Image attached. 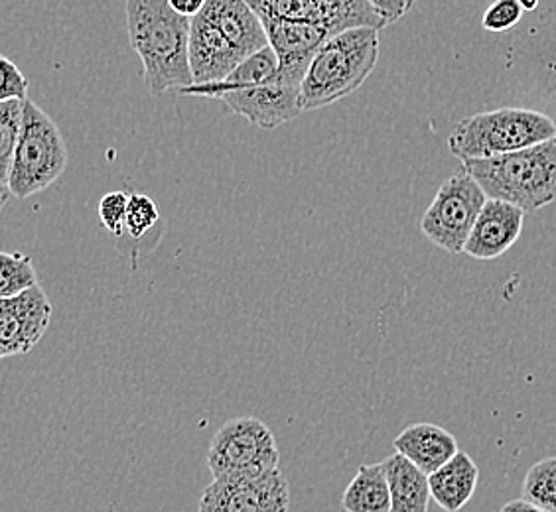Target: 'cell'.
<instances>
[{"mask_svg":"<svg viewBox=\"0 0 556 512\" xmlns=\"http://www.w3.org/2000/svg\"><path fill=\"white\" fill-rule=\"evenodd\" d=\"M127 28L132 50L144 67L152 95L195 86L190 62L192 18L172 9L168 0H127Z\"/></svg>","mask_w":556,"mask_h":512,"instance_id":"1","label":"cell"},{"mask_svg":"<svg viewBox=\"0 0 556 512\" xmlns=\"http://www.w3.org/2000/svg\"><path fill=\"white\" fill-rule=\"evenodd\" d=\"M268 46L265 24L247 0H207L192 18L190 62L195 86L222 81Z\"/></svg>","mask_w":556,"mask_h":512,"instance_id":"2","label":"cell"},{"mask_svg":"<svg viewBox=\"0 0 556 512\" xmlns=\"http://www.w3.org/2000/svg\"><path fill=\"white\" fill-rule=\"evenodd\" d=\"M490 200L514 203L525 214L556 202V137L531 149L483 161H464Z\"/></svg>","mask_w":556,"mask_h":512,"instance_id":"3","label":"cell"},{"mask_svg":"<svg viewBox=\"0 0 556 512\" xmlns=\"http://www.w3.org/2000/svg\"><path fill=\"white\" fill-rule=\"evenodd\" d=\"M379 60V30L352 28L333 36L314 55L302 84V108L330 107L364 86Z\"/></svg>","mask_w":556,"mask_h":512,"instance_id":"4","label":"cell"},{"mask_svg":"<svg viewBox=\"0 0 556 512\" xmlns=\"http://www.w3.org/2000/svg\"><path fill=\"white\" fill-rule=\"evenodd\" d=\"M555 120L529 108L505 107L460 120L448 139L458 161H483L555 139Z\"/></svg>","mask_w":556,"mask_h":512,"instance_id":"5","label":"cell"},{"mask_svg":"<svg viewBox=\"0 0 556 512\" xmlns=\"http://www.w3.org/2000/svg\"><path fill=\"white\" fill-rule=\"evenodd\" d=\"M65 166L67 149L62 130L33 99L24 101V125L12 161L9 192L16 200L33 197L54 185Z\"/></svg>","mask_w":556,"mask_h":512,"instance_id":"6","label":"cell"},{"mask_svg":"<svg viewBox=\"0 0 556 512\" xmlns=\"http://www.w3.org/2000/svg\"><path fill=\"white\" fill-rule=\"evenodd\" d=\"M280 451L273 430L255 417L231 418L215 432L207 449L214 479L258 477L278 470Z\"/></svg>","mask_w":556,"mask_h":512,"instance_id":"7","label":"cell"},{"mask_svg":"<svg viewBox=\"0 0 556 512\" xmlns=\"http://www.w3.org/2000/svg\"><path fill=\"white\" fill-rule=\"evenodd\" d=\"M490 197L466 170H460L440 185L434 202L422 215L420 231L442 251L464 253L483 205Z\"/></svg>","mask_w":556,"mask_h":512,"instance_id":"8","label":"cell"},{"mask_svg":"<svg viewBox=\"0 0 556 512\" xmlns=\"http://www.w3.org/2000/svg\"><path fill=\"white\" fill-rule=\"evenodd\" d=\"M263 22L320 24L333 36L352 28H386L369 0H247Z\"/></svg>","mask_w":556,"mask_h":512,"instance_id":"9","label":"cell"},{"mask_svg":"<svg viewBox=\"0 0 556 512\" xmlns=\"http://www.w3.org/2000/svg\"><path fill=\"white\" fill-rule=\"evenodd\" d=\"M290 485L280 471L258 477L214 479L198 504V512H289Z\"/></svg>","mask_w":556,"mask_h":512,"instance_id":"10","label":"cell"},{"mask_svg":"<svg viewBox=\"0 0 556 512\" xmlns=\"http://www.w3.org/2000/svg\"><path fill=\"white\" fill-rule=\"evenodd\" d=\"M217 101H222L227 113L247 118L263 130H273L304 113L302 86L289 84L278 74L268 84L222 93Z\"/></svg>","mask_w":556,"mask_h":512,"instance_id":"11","label":"cell"},{"mask_svg":"<svg viewBox=\"0 0 556 512\" xmlns=\"http://www.w3.org/2000/svg\"><path fill=\"white\" fill-rule=\"evenodd\" d=\"M52 311L40 284L14 298H0V357L33 351L50 328Z\"/></svg>","mask_w":556,"mask_h":512,"instance_id":"12","label":"cell"},{"mask_svg":"<svg viewBox=\"0 0 556 512\" xmlns=\"http://www.w3.org/2000/svg\"><path fill=\"white\" fill-rule=\"evenodd\" d=\"M525 212L514 203L488 200L476 221L464 253L478 260L505 255L523 231Z\"/></svg>","mask_w":556,"mask_h":512,"instance_id":"13","label":"cell"},{"mask_svg":"<svg viewBox=\"0 0 556 512\" xmlns=\"http://www.w3.org/2000/svg\"><path fill=\"white\" fill-rule=\"evenodd\" d=\"M393 448L396 453L407 458L427 475L439 471L460 451L458 439L454 438L448 430L430 424V422H418V424L405 427L393 439Z\"/></svg>","mask_w":556,"mask_h":512,"instance_id":"14","label":"cell"},{"mask_svg":"<svg viewBox=\"0 0 556 512\" xmlns=\"http://www.w3.org/2000/svg\"><path fill=\"white\" fill-rule=\"evenodd\" d=\"M432 501L442 511L460 512L478 489L480 468L466 451H458L446 465L428 475Z\"/></svg>","mask_w":556,"mask_h":512,"instance_id":"15","label":"cell"},{"mask_svg":"<svg viewBox=\"0 0 556 512\" xmlns=\"http://www.w3.org/2000/svg\"><path fill=\"white\" fill-rule=\"evenodd\" d=\"M383 465L391 487V512H428L432 492L427 473L396 451L383 459Z\"/></svg>","mask_w":556,"mask_h":512,"instance_id":"16","label":"cell"},{"mask_svg":"<svg viewBox=\"0 0 556 512\" xmlns=\"http://www.w3.org/2000/svg\"><path fill=\"white\" fill-rule=\"evenodd\" d=\"M278 74V55L275 50L267 46L255 55H251L243 64L233 69L222 81L215 84H202V86L186 87L180 91V95L210 97L217 99L227 91H237L245 87L261 86L273 81Z\"/></svg>","mask_w":556,"mask_h":512,"instance_id":"17","label":"cell"},{"mask_svg":"<svg viewBox=\"0 0 556 512\" xmlns=\"http://www.w3.org/2000/svg\"><path fill=\"white\" fill-rule=\"evenodd\" d=\"M342 509L345 512H391V487L383 461L359 468L343 492Z\"/></svg>","mask_w":556,"mask_h":512,"instance_id":"18","label":"cell"},{"mask_svg":"<svg viewBox=\"0 0 556 512\" xmlns=\"http://www.w3.org/2000/svg\"><path fill=\"white\" fill-rule=\"evenodd\" d=\"M24 125V101L12 99L0 103V185H2V205L9 200V178H11L14 152L21 140Z\"/></svg>","mask_w":556,"mask_h":512,"instance_id":"19","label":"cell"},{"mask_svg":"<svg viewBox=\"0 0 556 512\" xmlns=\"http://www.w3.org/2000/svg\"><path fill=\"white\" fill-rule=\"evenodd\" d=\"M525 501L546 512H556V456L536 461L527 471L521 489Z\"/></svg>","mask_w":556,"mask_h":512,"instance_id":"20","label":"cell"},{"mask_svg":"<svg viewBox=\"0 0 556 512\" xmlns=\"http://www.w3.org/2000/svg\"><path fill=\"white\" fill-rule=\"evenodd\" d=\"M38 286V272L33 258L22 253L0 255V298H14L26 290Z\"/></svg>","mask_w":556,"mask_h":512,"instance_id":"21","label":"cell"},{"mask_svg":"<svg viewBox=\"0 0 556 512\" xmlns=\"http://www.w3.org/2000/svg\"><path fill=\"white\" fill-rule=\"evenodd\" d=\"M159 221H161V209L154 200L147 193L130 192L125 235H129L135 241L144 239L159 225Z\"/></svg>","mask_w":556,"mask_h":512,"instance_id":"22","label":"cell"},{"mask_svg":"<svg viewBox=\"0 0 556 512\" xmlns=\"http://www.w3.org/2000/svg\"><path fill=\"white\" fill-rule=\"evenodd\" d=\"M129 195V192H111L99 202V219L111 235H125Z\"/></svg>","mask_w":556,"mask_h":512,"instance_id":"23","label":"cell"},{"mask_svg":"<svg viewBox=\"0 0 556 512\" xmlns=\"http://www.w3.org/2000/svg\"><path fill=\"white\" fill-rule=\"evenodd\" d=\"M523 11L525 9L519 4V0H495L483 14V28L488 33H505L521 21Z\"/></svg>","mask_w":556,"mask_h":512,"instance_id":"24","label":"cell"},{"mask_svg":"<svg viewBox=\"0 0 556 512\" xmlns=\"http://www.w3.org/2000/svg\"><path fill=\"white\" fill-rule=\"evenodd\" d=\"M28 79L24 77L21 67L12 64L7 55L0 57V103L4 101H28Z\"/></svg>","mask_w":556,"mask_h":512,"instance_id":"25","label":"cell"},{"mask_svg":"<svg viewBox=\"0 0 556 512\" xmlns=\"http://www.w3.org/2000/svg\"><path fill=\"white\" fill-rule=\"evenodd\" d=\"M369 2L374 4L375 11L383 16V21L389 26V24L401 21L415 7L417 0H369Z\"/></svg>","mask_w":556,"mask_h":512,"instance_id":"26","label":"cell"},{"mask_svg":"<svg viewBox=\"0 0 556 512\" xmlns=\"http://www.w3.org/2000/svg\"><path fill=\"white\" fill-rule=\"evenodd\" d=\"M205 2L207 0H168L174 11L188 18H195L200 12L204 11Z\"/></svg>","mask_w":556,"mask_h":512,"instance_id":"27","label":"cell"},{"mask_svg":"<svg viewBox=\"0 0 556 512\" xmlns=\"http://www.w3.org/2000/svg\"><path fill=\"white\" fill-rule=\"evenodd\" d=\"M500 512H546L543 509L535 507L533 502L525 501V499H517V501H509L503 504Z\"/></svg>","mask_w":556,"mask_h":512,"instance_id":"28","label":"cell"},{"mask_svg":"<svg viewBox=\"0 0 556 512\" xmlns=\"http://www.w3.org/2000/svg\"><path fill=\"white\" fill-rule=\"evenodd\" d=\"M539 2L541 0H519V4L523 7L525 11H535L536 7H539Z\"/></svg>","mask_w":556,"mask_h":512,"instance_id":"29","label":"cell"}]
</instances>
